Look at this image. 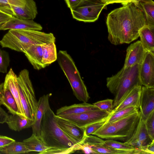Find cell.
Instances as JSON below:
<instances>
[{"mask_svg": "<svg viewBox=\"0 0 154 154\" xmlns=\"http://www.w3.org/2000/svg\"><path fill=\"white\" fill-rule=\"evenodd\" d=\"M28 0H0V6L10 9L11 6L23 7Z\"/></svg>", "mask_w": 154, "mask_h": 154, "instance_id": "cell-36", "label": "cell"}, {"mask_svg": "<svg viewBox=\"0 0 154 154\" xmlns=\"http://www.w3.org/2000/svg\"><path fill=\"white\" fill-rule=\"evenodd\" d=\"M2 105L7 108L10 113L22 116L14 97L7 85L4 82L3 88L0 92V105Z\"/></svg>", "mask_w": 154, "mask_h": 154, "instance_id": "cell-21", "label": "cell"}, {"mask_svg": "<svg viewBox=\"0 0 154 154\" xmlns=\"http://www.w3.org/2000/svg\"><path fill=\"white\" fill-rule=\"evenodd\" d=\"M111 112L98 110L87 111L78 114L59 116L72 121L80 127H85L107 118Z\"/></svg>", "mask_w": 154, "mask_h": 154, "instance_id": "cell-9", "label": "cell"}, {"mask_svg": "<svg viewBox=\"0 0 154 154\" xmlns=\"http://www.w3.org/2000/svg\"><path fill=\"white\" fill-rule=\"evenodd\" d=\"M154 141L140 151V154H154Z\"/></svg>", "mask_w": 154, "mask_h": 154, "instance_id": "cell-42", "label": "cell"}, {"mask_svg": "<svg viewBox=\"0 0 154 154\" xmlns=\"http://www.w3.org/2000/svg\"><path fill=\"white\" fill-rule=\"evenodd\" d=\"M39 138L51 148L69 149L76 144L60 127L56 115L50 105L46 109L42 120Z\"/></svg>", "mask_w": 154, "mask_h": 154, "instance_id": "cell-4", "label": "cell"}, {"mask_svg": "<svg viewBox=\"0 0 154 154\" xmlns=\"http://www.w3.org/2000/svg\"><path fill=\"white\" fill-rule=\"evenodd\" d=\"M139 34L145 50L154 54V26L145 25L140 30Z\"/></svg>", "mask_w": 154, "mask_h": 154, "instance_id": "cell-22", "label": "cell"}, {"mask_svg": "<svg viewBox=\"0 0 154 154\" xmlns=\"http://www.w3.org/2000/svg\"><path fill=\"white\" fill-rule=\"evenodd\" d=\"M42 26L31 20H23L13 16L0 28V30L10 29H27L41 31Z\"/></svg>", "mask_w": 154, "mask_h": 154, "instance_id": "cell-15", "label": "cell"}, {"mask_svg": "<svg viewBox=\"0 0 154 154\" xmlns=\"http://www.w3.org/2000/svg\"><path fill=\"white\" fill-rule=\"evenodd\" d=\"M60 127L75 144L82 143L86 136L85 127H81L72 121L56 115Z\"/></svg>", "mask_w": 154, "mask_h": 154, "instance_id": "cell-10", "label": "cell"}, {"mask_svg": "<svg viewBox=\"0 0 154 154\" xmlns=\"http://www.w3.org/2000/svg\"><path fill=\"white\" fill-rule=\"evenodd\" d=\"M104 140L102 139L94 136H86L82 142L86 143L90 145H103Z\"/></svg>", "mask_w": 154, "mask_h": 154, "instance_id": "cell-38", "label": "cell"}, {"mask_svg": "<svg viewBox=\"0 0 154 154\" xmlns=\"http://www.w3.org/2000/svg\"><path fill=\"white\" fill-rule=\"evenodd\" d=\"M140 67L139 64L128 67L123 66L116 74L106 79V86L115 96L113 108L117 106L134 88L142 86L139 76Z\"/></svg>", "mask_w": 154, "mask_h": 154, "instance_id": "cell-3", "label": "cell"}, {"mask_svg": "<svg viewBox=\"0 0 154 154\" xmlns=\"http://www.w3.org/2000/svg\"><path fill=\"white\" fill-rule=\"evenodd\" d=\"M50 94H44L37 102V107L34 122L31 126L32 134L39 138L42 120L46 109L50 105L49 99Z\"/></svg>", "mask_w": 154, "mask_h": 154, "instance_id": "cell-17", "label": "cell"}, {"mask_svg": "<svg viewBox=\"0 0 154 154\" xmlns=\"http://www.w3.org/2000/svg\"><path fill=\"white\" fill-rule=\"evenodd\" d=\"M19 96L25 116L34 121L37 107V101L30 79L29 71L24 69L17 78Z\"/></svg>", "mask_w": 154, "mask_h": 154, "instance_id": "cell-7", "label": "cell"}, {"mask_svg": "<svg viewBox=\"0 0 154 154\" xmlns=\"http://www.w3.org/2000/svg\"><path fill=\"white\" fill-rule=\"evenodd\" d=\"M147 133L152 140H154V111L144 121Z\"/></svg>", "mask_w": 154, "mask_h": 154, "instance_id": "cell-34", "label": "cell"}, {"mask_svg": "<svg viewBox=\"0 0 154 154\" xmlns=\"http://www.w3.org/2000/svg\"><path fill=\"white\" fill-rule=\"evenodd\" d=\"M15 141L9 137L0 135V148H4Z\"/></svg>", "mask_w": 154, "mask_h": 154, "instance_id": "cell-41", "label": "cell"}, {"mask_svg": "<svg viewBox=\"0 0 154 154\" xmlns=\"http://www.w3.org/2000/svg\"><path fill=\"white\" fill-rule=\"evenodd\" d=\"M139 76L142 85L154 88V54L146 51L140 65Z\"/></svg>", "mask_w": 154, "mask_h": 154, "instance_id": "cell-12", "label": "cell"}, {"mask_svg": "<svg viewBox=\"0 0 154 154\" xmlns=\"http://www.w3.org/2000/svg\"><path fill=\"white\" fill-rule=\"evenodd\" d=\"M103 145L116 149L126 151H134L136 149L135 147L125 142L122 143L113 140H104Z\"/></svg>", "mask_w": 154, "mask_h": 154, "instance_id": "cell-31", "label": "cell"}, {"mask_svg": "<svg viewBox=\"0 0 154 154\" xmlns=\"http://www.w3.org/2000/svg\"><path fill=\"white\" fill-rule=\"evenodd\" d=\"M82 0H64L67 7L70 9L77 6Z\"/></svg>", "mask_w": 154, "mask_h": 154, "instance_id": "cell-43", "label": "cell"}, {"mask_svg": "<svg viewBox=\"0 0 154 154\" xmlns=\"http://www.w3.org/2000/svg\"><path fill=\"white\" fill-rule=\"evenodd\" d=\"M140 41L131 44L127 48L124 66L128 67L141 65L146 52Z\"/></svg>", "mask_w": 154, "mask_h": 154, "instance_id": "cell-14", "label": "cell"}, {"mask_svg": "<svg viewBox=\"0 0 154 154\" xmlns=\"http://www.w3.org/2000/svg\"><path fill=\"white\" fill-rule=\"evenodd\" d=\"M122 5L111 11L106 18L108 40L115 45L129 44L137 39L140 30L146 25L144 13L136 4Z\"/></svg>", "mask_w": 154, "mask_h": 154, "instance_id": "cell-1", "label": "cell"}, {"mask_svg": "<svg viewBox=\"0 0 154 154\" xmlns=\"http://www.w3.org/2000/svg\"><path fill=\"white\" fill-rule=\"evenodd\" d=\"M108 117L100 121L92 124L85 127V131L86 135L92 134L100 128L104 124Z\"/></svg>", "mask_w": 154, "mask_h": 154, "instance_id": "cell-37", "label": "cell"}, {"mask_svg": "<svg viewBox=\"0 0 154 154\" xmlns=\"http://www.w3.org/2000/svg\"><path fill=\"white\" fill-rule=\"evenodd\" d=\"M3 82L0 83V92L2 90L3 87Z\"/></svg>", "mask_w": 154, "mask_h": 154, "instance_id": "cell-45", "label": "cell"}, {"mask_svg": "<svg viewBox=\"0 0 154 154\" xmlns=\"http://www.w3.org/2000/svg\"><path fill=\"white\" fill-rule=\"evenodd\" d=\"M89 145L98 154H134V151L119 150L104 145Z\"/></svg>", "mask_w": 154, "mask_h": 154, "instance_id": "cell-30", "label": "cell"}, {"mask_svg": "<svg viewBox=\"0 0 154 154\" xmlns=\"http://www.w3.org/2000/svg\"><path fill=\"white\" fill-rule=\"evenodd\" d=\"M30 152L23 142L15 141L2 148L1 151V153L6 154L27 153Z\"/></svg>", "mask_w": 154, "mask_h": 154, "instance_id": "cell-29", "label": "cell"}, {"mask_svg": "<svg viewBox=\"0 0 154 154\" xmlns=\"http://www.w3.org/2000/svg\"><path fill=\"white\" fill-rule=\"evenodd\" d=\"M139 109L134 106H130L115 112L112 110L104 124L123 118L138 112Z\"/></svg>", "mask_w": 154, "mask_h": 154, "instance_id": "cell-28", "label": "cell"}, {"mask_svg": "<svg viewBox=\"0 0 154 154\" xmlns=\"http://www.w3.org/2000/svg\"><path fill=\"white\" fill-rule=\"evenodd\" d=\"M73 147L71 148L66 149L50 148L43 152L41 154L70 153L74 152Z\"/></svg>", "mask_w": 154, "mask_h": 154, "instance_id": "cell-39", "label": "cell"}, {"mask_svg": "<svg viewBox=\"0 0 154 154\" xmlns=\"http://www.w3.org/2000/svg\"><path fill=\"white\" fill-rule=\"evenodd\" d=\"M8 115L4 110L0 107V124L6 123Z\"/></svg>", "mask_w": 154, "mask_h": 154, "instance_id": "cell-44", "label": "cell"}, {"mask_svg": "<svg viewBox=\"0 0 154 154\" xmlns=\"http://www.w3.org/2000/svg\"><path fill=\"white\" fill-rule=\"evenodd\" d=\"M142 86L134 88L118 106L113 109L114 112L130 106H134L139 109L140 99Z\"/></svg>", "mask_w": 154, "mask_h": 154, "instance_id": "cell-24", "label": "cell"}, {"mask_svg": "<svg viewBox=\"0 0 154 154\" xmlns=\"http://www.w3.org/2000/svg\"><path fill=\"white\" fill-rule=\"evenodd\" d=\"M144 13L146 25L154 26V2L152 0H139L136 4Z\"/></svg>", "mask_w": 154, "mask_h": 154, "instance_id": "cell-25", "label": "cell"}, {"mask_svg": "<svg viewBox=\"0 0 154 154\" xmlns=\"http://www.w3.org/2000/svg\"><path fill=\"white\" fill-rule=\"evenodd\" d=\"M23 142L30 152H38L41 154L51 148L46 146L39 138L32 134L29 137L24 140Z\"/></svg>", "mask_w": 154, "mask_h": 154, "instance_id": "cell-27", "label": "cell"}, {"mask_svg": "<svg viewBox=\"0 0 154 154\" xmlns=\"http://www.w3.org/2000/svg\"><path fill=\"white\" fill-rule=\"evenodd\" d=\"M100 110L93 104L86 102L63 106L57 110L56 115L62 116L81 113L86 111Z\"/></svg>", "mask_w": 154, "mask_h": 154, "instance_id": "cell-20", "label": "cell"}, {"mask_svg": "<svg viewBox=\"0 0 154 154\" xmlns=\"http://www.w3.org/2000/svg\"><path fill=\"white\" fill-rule=\"evenodd\" d=\"M2 149V148H0V154L1 153V151Z\"/></svg>", "mask_w": 154, "mask_h": 154, "instance_id": "cell-46", "label": "cell"}, {"mask_svg": "<svg viewBox=\"0 0 154 154\" xmlns=\"http://www.w3.org/2000/svg\"><path fill=\"white\" fill-rule=\"evenodd\" d=\"M57 60L69 83L74 95L79 101L87 103L90 97L72 57L66 51L60 50L57 54Z\"/></svg>", "mask_w": 154, "mask_h": 154, "instance_id": "cell-6", "label": "cell"}, {"mask_svg": "<svg viewBox=\"0 0 154 154\" xmlns=\"http://www.w3.org/2000/svg\"><path fill=\"white\" fill-rule=\"evenodd\" d=\"M10 9L14 16L21 19L33 20L38 14L37 7L34 0H28L23 7L11 6Z\"/></svg>", "mask_w": 154, "mask_h": 154, "instance_id": "cell-16", "label": "cell"}, {"mask_svg": "<svg viewBox=\"0 0 154 154\" xmlns=\"http://www.w3.org/2000/svg\"><path fill=\"white\" fill-rule=\"evenodd\" d=\"M106 5L102 0H82L70 10L73 18L76 20L85 23L93 22L97 20Z\"/></svg>", "mask_w": 154, "mask_h": 154, "instance_id": "cell-8", "label": "cell"}, {"mask_svg": "<svg viewBox=\"0 0 154 154\" xmlns=\"http://www.w3.org/2000/svg\"><path fill=\"white\" fill-rule=\"evenodd\" d=\"M140 118L139 111L123 118L104 124L92 135L102 139L126 142L135 132Z\"/></svg>", "mask_w": 154, "mask_h": 154, "instance_id": "cell-5", "label": "cell"}, {"mask_svg": "<svg viewBox=\"0 0 154 154\" xmlns=\"http://www.w3.org/2000/svg\"><path fill=\"white\" fill-rule=\"evenodd\" d=\"M113 100L112 99H107L98 101L93 104L100 110L110 113L113 109Z\"/></svg>", "mask_w": 154, "mask_h": 154, "instance_id": "cell-33", "label": "cell"}, {"mask_svg": "<svg viewBox=\"0 0 154 154\" xmlns=\"http://www.w3.org/2000/svg\"><path fill=\"white\" fill-rule=\"evenodd\" d=\"M55 41V38L52 33L31 30L10 29L0 41V45L2 48L23 52L31 46Z\"/></svg>", "mask_w": 154, "mask_h": 154, "instance_id": "cell-2", "label": "cell"}, {"mask_svg": "<svg viewBox=\"0 0 154 154\" xmlns=\"http://www.w3.org/2000/svg\"><path fill=\"white\" fill-rule=\"evenodd\" d=\"M10 58L8 53L0 49V72L3 73L7 72L9 66Z\"/></svg>", "mask_w": 154, "mask_h": 154, "instance_id": "cell-32", "label": "cell"}, {"mask_svg": "<svg viewBox=\"0 0 154 154\" xmlns=\"http://www.w3.org/2000/svg\"><path fill=\"white\" fill-rule=\"evenodd\" d=\"M139 109L141 118L145 121L149 115L154 111V88L142 86Z\"/></svg>", "mask_w": 154, "mask_h": 154, "instance_id": "cell-13", "label": "cell"}, {"mask_svg": "<svg viewBox=\"0 0 154 154\" xmlns=\"http://www.w3.org/2000/svg\"><path fill=\"white\" fill-rule=\"evenodd\" d=\"M34 69L39 70L46 67L42 62V45L31 46L23 52Z\"/></svg>", "mask_w": 154, "mask_h": 154, "instance_id": "cell-18", "label": "cell"}, {"mask_svg": "<svg viewBox=\"0 0 154 154\" xmlns=\"http://www.w3.org/2000/svg\"><path fill=\"white\" fill-rule=\"evenodd\" d=\"M153 141L154 140H152L147 133L145 121L140 118L134 135L129 140L125 143L136 149L134 154H140V151Z\"/></svg>", "mask_w": 154, "mask_h": 154, "instance_id": "cell-11", "label": "cell"}, {"mask_svg": "<svg viewBox=\"0 0 154 154\" xmlns=\"http://www.w3.org/2000/svg\"><path fill=\"white\" fill-rule=\"evenodd\" d=\"M17 78V76L11 68L6 75L4 83L7 85L14 97L21 116L26 117L19 96Z\"/></svg>", "mask_w": 154, "mask_h": 154, "instance_id": "cell-19", "label": "cell"}, {"mask_svg": "<svg viewBox=\"0 0 154 154\" xmlns=\"http://www.w3.org/2000/svg\"><path fill=\"white\" fill-rule=\"evenodd\" d=\"M42 62L46 66L57 59V49L55 42H50L42 45Z\"/></svg>", "mask_w": 154, "mask_h": 154, "instance_id": "cell-26", "label": "cell"}, {"mask_svg": "<svg viewBox=\"0 0 154 154\" xmlns=\"http://www.w3.org/2000/svg\"><path fill=\"white\" fill-rule=\"evenodd\" d=\"M34 121L17 114L8 115L6 123L11 129L15 131L31 127Z\"/></svg>", "mask_w": 154, "mask_h": 154, "instance_id": "cell-23", "label": "cell"}, {"mask_svg": "<svg viewBox=\"0 0 154 154\" xmlns=\"http://www.w3.org/2000/svg\"><path fill=\"white\" fill-rule=\"evenodd\" d=\"M106 5L114 3H120L122 5L129 3H133L136 4L139 0H102Z\"/></svg>", "mask_w": 154, "mask_h": 154, "instance_id": "cell-40", "label": "cell"}, {"mask_svg": "<svg viewBox=\"0 0 154 154\" xmlns=\"http://www.w3.org/2000/svg\"><path fill=\"white\" fill-rule=\"evenodd\" d=\"M13 16L11 10L0 6V28Z\"/></svg>", "mask_w": 154, "mask_h": 154, "instance_id": "cell-35", "label": "cell"}]
</instances>
